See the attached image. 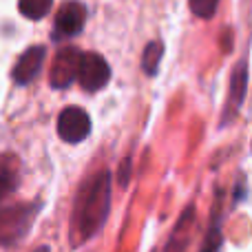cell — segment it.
Masks as SVG:
<instances>
[{"label": "cell", "mask_w": 252, "mask_h": 252, "mask_svg": "<svg viewBox=\"0 0 252 252\" xmlns=\"http://www.w3.org/2000/svg\"><path fill=\"white\" fill-rule=\"evenodd\" d=\"M111 208V173L100 170L95 177L89 179L75 201V230L80 239H91L100 232L109 217Z\"/></svg>", "instance_id": "cell-1"}, {"label": "cell", "mask_w": 252, "mask_h": 252, "mask_svg": "<svg viewBox=\"0 0 252 252\" xmlns=\"http://www.w3.org/2000/svg\"><path fill=\"white\" fill-rule=\"evenodd\" d=\"M35 217V208L29 204L9 206L0 210V246H13L29 232Z\"/></svg>", "instance_id": "cell-2"}, {"label": "cell", "mask_w": 252, "mask_h": 252, "mask_svg": "<svg viewBox=\"0 0 252 252\" xmlns=\"http://www.w3.org/2000/svg\"><path fill=\"white\" fill-rule=\"evenodd\" d=\"M84 53H80L75 47L62 49L56 56L51 64V73H49V82L56 89H66L75 78H80V66H82Z\"/></svg>", "instance_id": "cell-3"}, {"label": "cell", "mask_w": 252, "mask_h": 252, "mask_svg": "<svg viewBox=\"0 0 252 252\" xmlns=\"http://www.w3.org/2000/svg\"><path fill=\"white\" fill-rule=\"evenodd\" d=\"M80 84L84 91H100L109 84L111 80V66L97 53H87L82 58V66H80Z\"/></svg>", "instance_id": "cell-4"}, {"label": "cell", "mask_w": 252, "mask_h": 252, "mask_svg": "<svg viewBox=\"0 0 252 252\" xmlns=\"http://www.w3.org/2000/svg\"><path fill=\"white\" fill-rule=\"evenodd\" d=\"M91 130V120L80 106H69L58 118V135L69 144H78Z\"/></svg>", "instance_id": "cell-5"}, {"label": "cell", "mask_w": 252, "mask_h": 252, "mask_svg": "<svg viewBox=\"0 0 252 252\" xmlns=\"http://www.w3.org/2000/svg\"><path fill=\"white\" fill-rule=\"evenodd\" d=\"M87 20V9L80 2H66L60 7L56 16V38H71L78 35Z\"/></svg>", "instance_id": "cell-6"}, {"label": "cell", "mask_w": 252, "mask_h": 252, "mask_svg": "<svg viewBox=\"0 0 252 252\" xmlns=\"http://www.w3.org/2000/svg\"><path fill=\"white\" fill-rule=\"evenodd\" d=\"M44 58H47V49L44 47H29L20 58L16 60L11 71V78L16 84H27L40 73Z\"/></svg>", "instance_id": "cell-7"}, {"label": "cell", "mask_w": 252, "mask_h": 252, "mask_svg": "<svg viewBox=\"0 0 252 252\" xmlns=\"http://www.w3.org/2000/svg\"><path fill=\"white\" fill-rule=\"evenodd\" d=\"M246 87H248V69L246 62H239L235 71H232V80H230V95H228V106H226V122H230V118L241 109V102L246 95Z\"/></svg>", "instance_id": "cell-8"}, {"label": "cell", "mask_w": 252, "mask_h": 252, "mask_svg": "<svg viewBox=\"0 0 252 252\" xmlns=\"http://www.w3.org/2000/svg\"><path fill=\"white\" fill-rule=\"evenodd\" d=\"M192 219H195V210L188 208L186 213L179 217L175 230L170 232L168 241H166L164 250L161 252H186L188 241H190V228H192Z\"/></svg>", "instance_id": "cell-9"}, {"label": "cell", "mask_w": 252, "mask_h": 252, "mask_svg": "<svg viewBox=\"0 0 252 252\" xmlns=\"http://www.w3.org/2000/svg\"><path fill=\"white\" fill-rule=\"evenodd\" d=\"M20 175H18V161L13 157L4 155L0 157V199H4L7 195H11L18 188Z\"/></svg>", "instance_id": "cell-10"}, {"label": "cell", "mask_w": 252, "mask_h": 252, "mask_svg": "<svg viewBox=\"0 0 252 252\" xmlns=\"http://www.w3.org/2000/svg\"><path fill=\"white\" fill-rule=\"evenodd\" d=\"M53 0H18V9L27 20H42L49 13Z\"/></svg>", "instance_id": "cell-11"}, {"label": "cell", "mask_w": 252, "mask_h": 252, "mask_svg": "<svg viewBox=\"0 0 252 252\" xmlns=\"http://www.w3.org/2000/svg\"><path fill=\"white\" fill-rule=\"evenodd\" d=\"M161 56H164V44H161V42H148L146 49H144V56H142L144 73H146V75H155Z\"/></svg>", "instance_id": "cell-12"}, {"label": "cell", "mask_w": 252, "mask_h": 252, "mask_svg": "<svg viewBox=\"0 0 252 252\" xmlns=\"http://www.w3.org/2000/svg\"><path fill=\"white\" fill-rule=\"evenodd\" d=\"M221 244H223L221 223H219L217 219H213V223H210L208 232H206L204 244H201V250L199 252H219V250H221Z\"/></svg>", "instance_id": "cell-13"}, {"label": "cell", "mask_w": 252, "mask_h": 252, "mask_svg": "<svg viewBox=\"0 0 252 252\" xmlns=\"http://www.w3.org/2000/svg\"><path fill=\"white\" fill-rule=\"evenodd\" d=\"M188 4H190V11L195 13L197 18L208 20V18H213L215 11H217L219 0H188Z\"/></svg>", "instance_id": "cell-14"}, {"label": "cell", "mask_w": 252, "mask_h": 252, "mask_svg": "<svg viewBox=\"0 0 252 252\" xmlns=\"http://www.w3.org/2000/svg\"><path fill=\"white\" fill-rule=\"evenodd\" d=\"M35 252H49V248H44V246H42V248H38Z\"/></svg>", "instance_id": "cell-15"}]
</instances>
